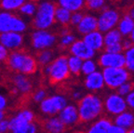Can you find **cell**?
<instances>
[{"label":"cell","mask_w":134,"mask_h":133,"mask_svg":"<svg viewBox=\"0 0 134 133\" xmlns=\"http://www.w3.org/2000/svg\"><path fill=\"white\" fill-rule=\"evenodd\" d=\"M85 80H84V85L87 90L91 92L100 91L105 87L104 79L103 76V73L100 71H94L93 73L90 75H85Z\"/></svg>","instance_id":"cell-16"},{"label":"cell","mask_w":134,"mask_h":133,"mask_svg":"<svg viewBox=\"0 0 134 133\" xmlns=\"http://www.w3.org/2000/svg\"><path fill=\"white\" fill-rule=\"evenodd\" d=\"M85 43L95 52L100 51L104 48V41H103V33L100 32L98 29L92 31L83 35L82 38Z\"/></svg>","instance_id":"cell-18"},{"label":"cell","mask_w":134,"mask_h":133,"mask_svg":"<svg viewBox=\"0 0 134 133\" xmlns=\"http://www.w3.org/2000/svg\"><path fill=\"white\" fill-rule=\"evenodd\" d=\"M75 40V36L71 32L65 34V35H61V36H60V42H59L60 48H69Z\"/></svg>","instance_id":"cell-34"},{"label":"cell","mask_w":134,"mask_h":133,"mask_svg":"<svg viewBox=\"0 0 134 133\" xmlns=\"http://www.w3.org/2000/svg\"><path fill=\"white\" fill-rule=\"evenodd\" d=\"M67 102V99L63 95H53L46 97L39 102V108L42 114L47 117L57 115L59 112L64 107Z\"/></svg>","instance_id":"cell-9"},{"label":"cell","mask_w":134,"mask_h":133,"mask_svg":"<svg viewBox=\"0 0 134 133\" xmlns=\"http://www.w3.org/2000/svg\"><path fill=\"white\" fill-rule=\"evenodd\" d=\"M121 44H122V46H123L124 50H125V49H127V48H130V47H131L134 43L132 42V40L129 37V38H126V39H124V38H123V39H122V41H121Z\"/></svg>","instance_id":"cell-44"},{"label":"cell","mask_w":134,"mask_h":133,"mask_svg":"<svg viewBox=\"0 0 134 133\" xmlns=\"http://www.w3.org/2000/svg\"><path fill=\"white\" fill-rule=\"evenodd\" d=\"M34 112L29 109L19 111L11 118H8V131L12 133H36L38 131Z\"/></svg>","instance_id":"cell-3"},{"label":"cell","mask_w":134,"mask_h":133,"mask_svg":"<svg viewBox=\"0 0 134 133\" xmlns=\"http://www.w3.org/2000/svg\"><path fill=\"white\" fill-rule=\"evenodd\" d=\"M72 12L63 7L57 6L55 9V23H58L63 27L68 26L70 24Z\"/></svg>","instance_id":"cell-24"},{"label":"cell","mask_w":134,"mask_h":133,"mask_svg":"<svg viewBox=\"0 0 134 133\" xmlns=\"http://www.w3.org/2000/svg\"><path fill=\"white\" fill-rule=\"evenodd\" d=\"M8 132V118L5 117L0 121V133Z\"/></svg>","instance_id":"cell-42"},{"label":"cell","mask_w":134,"mask_h":133,"mask_svg":"<svg viewBox=\"0 0 134 133\" xmlns=\"http://www.w3.org/2000/svg\"><path fill=\"white\" fill-rule=\"evenodd\" d=\"M125 101L128 109L131 111H134V90H131L128 95L125 96Z\"/></svg>","instance_id":"cell-39"},{"label":"cell","mask_w":134,"mask_h":133,"mask_svg":"<svg viewBox=\"0 0 134 133\" xmlns=\"http://www.w3.org/2000/svg\"><path fill=\"white\" fill-rule=\"evenodd\" d=\"M4 64L11 73L23 74L27 75H34L39 67L36 57L21 48L9 51Z\"/></svg>","instance_id":"cell-1"},{"label":"cell","mask_w":134,"mask_h":133,"mask_svg":"<svg viewBox=\"0 0 134 133\" xmlns=\"http://www.w3.org/2000/svg\"><path fill=\"white\" fill-rule=\"evenodd\" d=\"M8 106V100L5 96L0 94V111H4Z\"/></svg>","instance_id":"cell-43"},{"label":"cell","mask_w":134,"mask_h":133,"mask_svg":"<svg viewBox=\"0 0 134 133\" xmlns=\"http://www.w3.org/2000/svg\"><path fill=\"white\" fill-rule=\"evenodd\" d=\"M41 126L42 129H44V131L50 133H62L66 130V126L56 115H52L43 120L41 122Z\"/></svg>","instance_id":"cell-20"},{"label":"cell","mask_w":134,"mask_h":133,"mask_svg":"<svg viewBox=\"0 0 134 133\" xmlns=\"http://www.w3.org/2000/svg\"><path fill=\"white\" fill-rule=\"evenodd\" d=\"M27 30V23L21 18L11 11H0V34L6 32H17L24 33Z\"/></svg>","instance_id":"cell-7"},{"label":"cell","mask_w":134,"mask_h":133,"mask_svg":"<svg viewBox=\"0 0 134 133\" xmlns=\"http://www.w3.org/2000/svg\"><path fill=\"white\" fill-rule=\"evenodd\" d=\"M30 1H33V2H38V1H39V0H30Z\"/></svg>","instance_id":"cell-50"},{"label":"cell","mask_w":134,"mask_h":133,"mask_svg":"<svg viewBox=\"0 0 134 133\" xmlns=\"http://www.w3.org/2000/svg\"><path fill=\"white\" fill-rule=\"evenodd\" d=\"M78 34L84 35L88 33L98 29V21L97 17L93 14H84L83 18L76 26Z\"/></svg>","instance_id":"cell-19"},{"label":"cell","mask_w":134,"mask_h":133,"mask_svg":"<svg viewBox=\"0 0 134 133\" xmlns=\"http://www.w3.org/2000/svg\"><path fill=\"white\" fill-rule=\"evenodd\" d=\"M36 8H37V4L36 2L30 1V0H26L24 3L19 8V12L23 16L27 17H33L36 11Z\"/></svg>","instance_id":"cell-30"},{"label":"cell","mask_w":134,"mask_h":133,"mask_svg":"<svg viewBox=\"0 0 134 133\" xmlns=\"http://www.w3.org/2000/svg\"><path fill=\"white\" fill-rule=\"evenodd\" d=\"M113 124V121L109 117H99L96 120L91 122V125L88 127V133H108L110 127Z\"/></svg>","instance_id":"cell-22"},{"label":"cell","mask_w":134,"mask_h":133,"mask_svg":"<svg viewBox=\"0 0 134 133\" xmlns=\"http://www.w3.org/2000/svg\"><path fill=\"white\" fill-rule=\"evenodd\" d=\"M125 57V68L130 73H134V44L123 51Z\"/></svg>","instance_id":"cell-31"},{"label":"cell","mask_w":134,"mask_h":133,"mask_svg":"<svg viewBox=\"0 0 134 133\" xmlns=\"http://www.w3.org/2000/svg\"><path fill=\"white\" fill-rule=\"evenodd\" d=\"M108 133H128V131L123 128H121L120 126H117L113 123L110 129H109Z\"/></svg>","instance_id":"cell-41"},{"label":"cell","mask_w":134,"mask_h":133,"mask_svg":"<svg viewBox=\"0 0 134 133\" xmlns=\"http://www.w3.org/2000/svg\"><path fill=\"white\" fill-rule=\"evenodd\" d=\"M128 14L134 20V5L130 8V9H129V11H128Z\"/></svg>","instance_id":"cell-46"},{"label":"cell","mask_w":134,"mask_h":133,"mask_svg":"<svg viewBox=\"0 0 134 133\" xmlns=\"http://www.w3.org/2000/svg\"><path fill=\"white\" fill-rule=\"evenodd\" d=\"M56 7V4L51 1H43L39 3L32 21L34 29L48 30L52 27L55 23Z\"/></svg>","instance_id":"cell-4"},{"label":"cell","mask_w":134,"mask_h":133,"mask_svg":"<svg viewBox=\"0 0 134 133\" xmlns=\"http://www.w3.org/2000/svg\"><path fill=\"white\" fill-rule=\"evenodd\" d=\"M35 57L36 59L38 66L43 67L47 64H49L52 62V60L54 59V54L50 48H46V49L37 50Z\"/></svg>","instance_id":"cell-25"},{"label":"cell","mask_w":134,"mask_h":133,"mask_svg":"<svg viewBox=\"0 0 134 133\" xmlns=\"http://www.w3.org/2000/svg\"><path fill=\"white\" fill-rule=\"evenodd\" d=\"M98 65L105 67H125V57L122 53H111L103 51L98 58Z\"/></svg>","instance_id":"cell-12"},{"label":"cell","mask_w":134,"mask_h":133,"mask_svg":"<svg viewBox=\"0 0 134 133\" xmlns=\"http://www.w3.org/2000/svg\"><path fill=\"white\" fill-rule=\"evenodd\" d=\"M129 37H130V39L132 40V42H133V43H134V26H133V28H132L131 32H130V35H129Z\"/></svg>","instance_id":"cell-48"},{"label":"cell","mask_w":134,"mask_h":133,"mask_svg":"<svg viewBox=\"0 0 134 133\" xmlns=\"http://www.w3.org/2000/svg\"><path fill=\"white\" fill-rule=\"evenodd\" d=\"M83 60L80 58L74 55H70L67 56V63H68V67H69L70 74L74 75H78L81 72V66Z\"/></svg>","instance_id":"cell-28"},{"label":"cell","mask_w":134,"mask_h":133,"mask_svg":"<svg viewBox=\"0 0 134 133\" xmlns=\"http://www.w3.org/2000/svg\"><path fill=\"white\" fill-rule=\"evenodd\" d=\"M69 53L74 56H76L81 60L93 59L96 52L90 48L82 39H75L69 47Z\"/></svg>","instance_id":"cell-14"},{"label":"cell","mask_w":134,"mask_h":133,"mask_svg":"<svg viewBox=\"0 0 134 133\" xmlns=\"http://www.w3.org/2000/svg\"><path fill=\"white\" fill-rule=\"evenodd\" d=\"M59 118L67 127H74L79 123V115H78L77 106L75 104H68L62 109L58 114Z\"/></svg>","instance_id":"cell-15"},{"label":"cell","mask_w":134,"mask_h":133,"mask_svg":"<svg viewBox=\"0 0 134 133\" xmlns=\"http://www.w3.org/2000/svg\"><path fill=\"white\" fill-rule=\"evenodd\" d=\"M133 26H134V20L132 19L128 13H126L122 17H120L118 23L116 25V28L124 37H127V36L129 37V35H130Z\"/></svg>","instance_id":"cell-23"},{"label":"cell","mask_w":134,"mask_h":133,"mask_svg":"<svg viewBox=\"0 0 134 133\" xmlns=\"http://www.w3.org/2000/svg\"><path fill=\"white\" fill-rule=\"evenodd\" d=\"M103 102V110L110 117H114L128 109L125 97L121 96L117 92H114V93H110L109 95H107Z\"/></svg>","instance_id":"cell-10"},{"label":"cell","mask_w":134,"mask_h":133,"mask_svg":"<svg viewBox=\"0 0 134 133\" xmlns=\"http://www.w3.org/2000/svg\"><path fill=\"white\" fill-rule=\"evenodd\" d=\"M106 0H85V7L90 11L102 10L105 7Z\"/></svg>","instance_id":"cell-33"},{"label":"cell","mask_w":134,"mask_h":133,"mask_svg":"<svg viewBox=\"0 0 134 133\" xmlns=\"http://www.w3.org/2000/svg\"><path fill=\"white\" fill-rule=\"evenodd\" d=\"M77 111L79 115V122L91 123L102 117L103 110V102L100 96L94 93L82 96L78 101Z\"/></svg>","instance_id":"cell-2"},{"label":"cell","mask_w":134,"mask_h":133,"mask_svg":"<svg viewBox=\"0 0 134 133\" xmlns=\"http://www.w3.org/2000/svg\"><path fill=\"white\" fill-rule=\"evenodd\" d=\"M120 19L119 12L114 8H105L102 9V12L97 17L98 21V30L102 33L109 31L116 27Z\"/></svg>","instance_id":"cell-11"},{"label":"cell","mask_w":134,"mask_h":133,"mask_svg":"<svg viewBox=\"0 0 134 133\" xmlns=\"http://www.w3.org/2000/svg\"><path fill=\"white\" fill-rule=\"evenodd\" d=\"M70 75L71 74L67 63V56L60 55L53 59L49 63V73L47 76L51 85H56L69 78Z\"/></svg>","instance_id":"cell-6"},{"label":"cell","mask_w":134,"mask_h":133,"mask_svg":"<svg viewBox=\"0 0 134 133\" xmlns=\"http://www.w3.org/2000/svg\"><path fill=\"white\" fill-rule=\"evenodd\" d=\"M24 37L21 33L17 32H6L0 34V43L5 46L9 51L19 49L23 47Z\"/></svg>","instance_id":"cell-13"},{"label":"cell","mask_w":134,"mask_h":133,"mask_svg":"<svg viewBox=\"0 0 134 133\" xmlns=\"http://www.w3.org/2000/svg\"><path fill=\"white\" fill-rule=\"evenodd\" d=\"M103 49H104V51L111 52V53H122L124 51L121 42L120 43L112 44V45H109V46H105Z\"/></svg>","instance_id":"cell-37"},{"label":"cell","mask_w":134,"mask_h":133,"mask_svg":"<svg viewBox=\"0 0 134 133\" xmlns=\"http://www.w3.org/2000/svg\"><path fill=\"white\" fill-rule=\"evenodd\" d=\"M26 0H0V9L6 11H17Z\"/></svg>","instance_id":"cell-29"},{"label":"cell","mask_w":134,"mask_h":133,"mask_svg":"<svg viewBox=\"0 0 134 133\" xmlns=\"http://www.w3.org/2000/svg\"><path fill=\"white\" fill-rule=\"evenodd\" d=\"M133 90H134V83L130 81V80H129V81L121 84L115 90H116V92L118 94H120L121 96L125 97L126 95H128V94Z\"/></svg>","instance_id":"cell-35"},{"label":"cell","mask_w":134,"mask_h":133,"mask_svg":"<svg viewBox=\"0 0 134 133\" xmlns=\"http://www.w3.org/2000/svg\"><path fill=\"white\" fill-rule=\"evenodd\" d=\"M57 42L56 35L48 30H35L31 35V47L35 50L51 48Z\"/></svg>","instance_id":"cell-8"},{"label":"cell","mask_w":134,"mask_h":133,"mask_svg":"<svg viewBox=\"0 0 134 133\" xmlns=\"http://www.w3.org/2000/svg\"><path fill=\"white\" fill-rule=\"evenodd\" d=\"M124 38L123 35L117 30V28H113L109 31L103 33V41H104V47L112 45V44L120 43Z\"/></svg>","instance_id":"cell-26"},{"label":"cell","mask_w":134,"mask_h":133,"mask_svg":"<svg viewBox=\"0 0 134 133\" xmlns=\"http://www.w3.org/2000/svg\"><path fill=\"white\" fill-rule=\"evenodd\" d=\"M58 5L74 12L83 9L85 7V0H58Z\"/></svg>","instance_id":"cell-27"},{"label":"cell","mask_w":134,"mask_h":133,"mask_svg":"<svg viewBox=\"0 0 134 133\" xmlns=\"http://www.w3.org/2000/svg\"><path fill=\"white\" fill-rule=\"evenodd\" d=\"M11 81H12L13 87H16L18 92L24 96L29 95L33 90V84L27 75L13 73Z\"/></svg>","instance_id":"cell-17"},{"label":"cell","mask_w":134,"mask_h":133,"mask_svg":"<svg viewBox=\"0 0 134 133\" xmlns=\"http://www.w3.org/2000/svg\"><path fill=\"white\" fill-rule=\"evenodd\" d=\"M97 68H98V63L93 59H87V60H84L82 63L80 74L84 75H90V74L93 73L94 71H96Z\"/></svg>","instance_id":"cell-32"},{"label":"cell","mask_w":134,"mask_h":133,"mask_svg":"<svg viewBox=\"0 0 134 133\" xmlns=\"http://www.w3.org/2000/svg\"><path fill=\"white\" fill-rule=\"evenodd\" d=\"M9 54V50L0 43V63H4Z\"/></svg>","instance_id":"cell-40"},{"label":"cell","mask_w":134,"mask_h":133,"mask_svg":"<svg viewBox=\"0 0 134 133\" xmlns=\"http://www.w3.org/2000/svg\"><path fill=\"white\" fill-rule=\"evenodd\" d=\"M128 133H134V126L130 129V130L128 131Z\"/></svg>","instance_id":"cell-49"},{"label":"cell","mask_w":134,"mask_h":133,"mask_svg":"<svg viewBox=\"0 0 134 133\" xmlns=\"http://www.w3.org/2000/svg\"><path fill=\"white\" fill-rule=\"evenodd\" d=\"M5 117H7V114H6V112L4 111H0V121L2 120V119H4Z\"/></svg>","instance_id":"cell-47"},{"label":"cell","mask_w":134,"mask_h":133,"mask_svg":"<svg viewBox=\"0 0 134 133\" xmlns=\"http://www.w3.org/2000/svg\"><path fill=\"white\" fill-rule=\"evenodd\" d=\"M104 84L110 90H115L121 84L131 78V74L125 67H105L103 68Z\"/></svg>","instance_id":"cell-5"},{"label":"cell","mask_w":134,"mask_h":133,"mask_svg":"<svg viewBox=\"0 0 134 133\" xmlns=\"http://www.w3.org/2000/svg\"><path fill=\"white\" fill-rule=\"evenodd\" d=\"M112 121L114 124L120 126L127 131H129L134 126V111L127 109L124 112L114 117Z\"/></svg>","instance_id":"cell-21"},{"label":"cell","mask_w":134,"mask_h":133,"mask_svg":"<svg viewBox=\"0 0 134 133\" xmlns=\"http://www.w3.org/2000/svg\"><path fill=\"white\" fill-rule=\"evenodd\" d=\"M47 97V92L44 88H38L34 92L32 95V100L36 103H39L41 101H43Z\"/></svg>","instance_id":"cell-36"},{"label":"cell","mask_w":134,"mask_h":133,"mask_svg":"<svg viewBox=\"0 0 134 133\" xmlns=\"http://www.w3.org/2000/svg\"><path fill=\"white\" fill-rule=\"evenodd\" d=\"M84 16V13L81 10L78 11H74L71 14V19H70V24L72 26H76L78 23H80V21L82 20Z\"/></svg>","instance_id":"cell-38"},{"label":"cell","mask_w":134,"mask_h":133,"mask_svg":"<svg viewBox=\"0 0 134 133\" xmlns=\"http://www.w3.org/2000/svg\"><path fill=\"white\" fill-rule=\"evenodd\" d=\"M82 93L80 91H75L73 94H72V98H73V100H75V101H79L80 99L82 98Z\"/></svg>","instance_id":"cell-45"}]
</instances>
